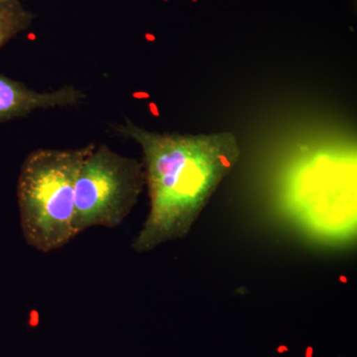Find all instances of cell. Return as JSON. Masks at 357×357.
<instances>
[{"instance_id": "1", "label": "cell", "mask_w": 357, "mask_h": 357, "mask_svg": "<svg viewBox=\"0 0 357 357\" xmlns=\"http://www.w3.org/2000/svg\"><path fill=\"white\" fill-rule=\"evenodd\" d=\"M115 132L139 145L150 210L132 248L149 252L185 238L218 188L236 168L241 147L236 134L160 133L126 119Z\"/></svg>"}, {"instance_id": "2", "label": "cell", "mask_w": 357, "mask_h": 357, "mask_svg": "<svg viewBox=\"0 0 357 357\" xmlns=\"http://www.w3.org/2000/svg\"><path fill=\"white\" fill-rule=\"evenodd\" d=\"M96 144L77 149H38L26 157L17 182L20 225L26 243L49 253L77 236L75 188Z\"/></svg>"}, {"instance_id": "3", "label": "cell", "mask_w": 357, "mask_h": 357, "mask_svg": "<svg viewBox=\"0 0 357 357\" xmlns=\"http://www.w3.org/2000/svg\"><path fill=\"white\" fill-rule=\"evenodd\" d=\"M145 185L142 161L96 145L83 162L75 188L74 229H114L130 215Z\"/></svg>"}, {"instance_id": "4", "label": "cell", "mask_w": 357, "mask_h": 357, "mask_svg": "<svg viewBox=\"0 0 357 357\" xmlns=\"http://www.w3.org/2000/svg\"><path fill=\"white\" fill-rule=\"evenodd\" d=\"M84 98V91L73 86L40 93L0 75V123L27 116L38 109L73 107Z\"/></svg>"}, {"instance_id": "5", "label": "cell", "mask_w": 357, "mask_h": 357, "mask_svg": "<svg viewBox=\"0 0 357 357\" xmlns=\"http://www.w3.org/2000/svg\"><path fill=\"white\" fill-rule=\"evenodd\" d=\"M34 20L35 14L26 9L20 0H0V48L27 30Z\"/></svg>"}]
</instances>
